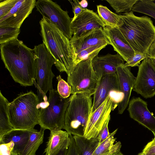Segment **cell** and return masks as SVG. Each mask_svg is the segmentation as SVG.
I'll return each mask as SVG.
<instances>
[{"instance_id": "14", "label": "cell", "mask_w": 155, "mask_h": 155, "mask_svg": "<svg viewBox=\"0 0 155 155\" xmlns=\"http://www.w3.org/2000/svg\"><path fill=\"white\" fill-rule=\"evenodd\" d=\"M120 87L117 73L103 76L99 80L94 94L90 115L102 103L110 94H119Z\"/></svg>"}, {"instance_id": "28", "label": "cell", "mask_w": 155, "mask_h": 155, "mask_svg": "<svg viewBox=\"0 0 155 155\" xmlns=\"http://www.w3.org/2000/svg\"><path fill=\"white\" fill-rule=\"evenodd\" d=\"M20 28L10 26H0V45L18 39Z\"/></svg>"}, {"instance_id": "12", "label": "cell", "mask_w": 155, "mask_h": 155, "mask_svg": "<svg viewBox=\"0 0 155 155\" xmlns=\"http://www.w3.org/2000/svg\"><path fill=\"white\" fill-rule=\"evenodd\" d=\"M105 27L103 21L96 12L87 8L84 9L71 22L72 36L71 39H77L93 29H103Z\"/></svg>"}, {"instance_id": "25", "label": "cell", "mask_w": 155, "mask_h": 155, "mask_svg": "<svg viewBox=\"0 0 155 155\" xmlns=\"http://www.w3.org/2000/svg\"><path fill=\"white\" fill-rule=\"evenodd\" d=\"M9 102L0 91V138L14 129L8 118Z\"/></svg>"}, {"instance_id": "20", "label": "cell", "mask_w": 155, "mask_h": 155, "mask_svg": "<svg viewBox=\"0 0 155 155\" xmlns=\"http://www.w3.org/2000/svg\"><path fill=\"white\" fill-rule=\"evenodd\" d=\"M46 146L44 152L45 155H55L69 144V134L62 130L50 131Z\"/></svg>"}, {"instance_id": "13", "label": "cell", "mask_w": 155, "mask_h": 155, "mask_svg": "<svg viewBox=\"0 0 155 155\" xmlns=\"http://www.w3.org/2000/svg\"><path fill=\"white\" fill-rule=\"evenodd\" d=\"M128 105L130 117L151 131L155 137V117L149 110L147 102L139 97H134Z\"/></svg>"}, {"instance_id": "18", "label": "cell", "mask_w": 155, "mask_h": 155, "mask_svg": "<svg viewBox=\"0 0 155 155\" xmlns=\"http://www.w3.org/2000/svg\"><path fill=\"white\" fill-rule=\"evenodd\" d=\"M70 41L75 57L77 54L84 49L100 44L109 45L102 28L93 29L78 38L71 39Z\"/></svg>"}, {"instance_id": "22", "label": "cell", "mask_w": 155, "mask_h": 155, "mask_svg": "<svg viewBox=\"0 0 155 155\" xmlns=\"http://www.w3.org/2000/svg\"><path fill=\"white\" fill-rule=\"evenodd\" d=\"M45 130L41 127L39 131L34 128L30 129L28 141L21 155H35L37 150L43 142Z\"/></svg>"}, {"instance_id": "6", "label": "cell", "mask_w": 155, "mask_h": 155, "mask_svg": "<svg viewBox=\"0 0 155 155\" xmlns=\"http://www.w3.org/2000/svg\"><path fill=\"white\" fill-rule=\"evenodd\" d=\"M70 100V97H62L56 90H50L48 99L45 97L38 105L41 127L50 131L63 129L65 114Z\"/></svg>"}, {"instance_id": "38", "label": "cell", "mask_w": 155, "mask_h": 155, "mask_svg": "<svg viewBox=\"0 0 155 155\" xmlns=\"http://www.w3.org/2000/svg\"><path fill=\"white\" fill-rule=\"evenodd\" d=\"M137 155H155V143L149 142L142 151Z\"/></svg>"}, {"instance_id": "26", "label": "cell", "mask_w": 155, "mask_h": 155, "mask_svg": "<svg viewBox=\"0 0 155 155\" xmlns=\"http://www.w3.org/2000/svg\"><path fill=\"white\" fill-rule=\"evenodd\" d=\"M108 45L106 44H100L84 49L75 55L74 65L81 61L89 59H93L98 54L100 51Z\"/></svg>"}, {"instance_id": "42", "label": "cell", "mask_w": 155, "mask_h": 155, "mask_svg": "<svg viewBox=\"0 0 155 155\" xmlns=\"http://www.w3.org/2000/svg\"><path fill=\"white\" fill-rule=\"evenodd\" d=\"M68 147L63 149L55 155H66Z\"/></svg>"}, {"instance_id": "21", "label": "cell", "mask_w": 155, "mask_h": 155, "mask_svg": "<svg viewBox=\"0 0 155 155\" xmlns=\"http://www.w3.org/2000/svg\"><path fill=\"white\" fill-rule=\"evenodd\" d=\"M30 130L14 129L0 138V144L12 142L14 147L12 152L21 155L28 141Z\"/></svg>"}, {"instance_id": "43", "label": "cell", "mask_w": 155, "mask_h": 155, "mask_svg": "<svg viewBox=\"0 0 155 155\" xmlns=\"http://www.w3.org/2000/svg\"><path fill=\"white\" fill-rule=\"evenodd\" d=\"M151 143H155V137L152 140L150 141Z\"/></svg>"}, {"instance_id": "24", "label": "cell", "mask_w": 155, "mask_h": 155, "mask_svg": "<svg viewBox=\"0 0 155 155\" xmlns=\"http://www.w3.org/2000/svg\"><path fill=\"white\" fill-rule=\"evenodd\" d=\"M97 6L98 14L105 26L118 27L122 25L123 22L120 15L112 12L106 6L101 5Z\"/></svg>"}, {"instance_id": "31", "label": "cell", "mask_w": 155, "mask_h": 155, "mask_svg": "<svg viewBox=\"0 0 155 155\" xmlns=\"http://www.w3.org/2000/svg\"><path fill=\"white\" fill-rule=\"evenodd\" d=\"M56 78L58 81L57 90L59 94L64 98H68L71 93V86L60 75L58 76Z\"/></svg>"}, {"instance_id": "5", "label": "cell", "mask_w": 155, "mask_h": 155, "mask_svg": "<svg viewBox=\"0 0 155 155\" xmlns=\"http://www.w3.org/2000/svg\"><path fill=\"white\" fill-rule=\"evenodd\" d=\"M66 109L63 129L70 134L84 136L92 106L91 96L75 94L70 97Z\"/></svg>"}, {"instance_id": "9", "label": "cell", "mask_w": 155, "mask_h": 155, "mask_svg": "<svg viewBox=\"0 0 155 155\" xmlns=\"http://www.w3.org/2000/svg\"><path fill=\"white\" fill-rule=\"evenodd\" d=\"M118 96L110 94L102 103L90 115L84 136L90 139L97 137L106 121L121 101Z\"/></svg>"}, {"instance_id": "46", "label": "cell", "mask_w": 155, "mask_h": 155, "mask_svg": "<svg viewBox=\"0 0 155 155\" xmlns=\"http://www.w3.org/2000/svg\"><path fill=\"white\" fill-rule=\"evenodd\" d=\"M11 155H18L12 152V154Z\"/></svg>"}, {"instance_id": "11", "label": "cell", "mask_w": 155, "mask_h": 155, "mask_svg": "<svg viewBox=\"0 0 155 155\" xmlns=\"http://www.w3.org/2000/svg\"><path fill=\"white\" fill-rule=\"evenodd\" d=\"M133 90L146 98L155 95V64L151 58L147 57L139 66Z\"/></svg>"}, {"instance_id": "41", "label": "cell", "mask_w": 155, "mask_h": 155, "mask_svg": "<svg viewBox=\"0 0 155 155\" xmlns=\"http://www.w3.org/2000/svg\"><path fill=\"white\" fill-rule=\"evenodd\" d=\"M79 3L83 9L86 8L88 5V2L86 0H83L79 2Z\"/></svg>"}, {"instance_id": "36", "label": "cell", "mask_w": 155, "mask_h": 155, "mask_svg": "<svg viewBox=\"0 0 155 155\" xmlns=\"http://www.w3.org/2000/svg\"><path fill=\"white\" fill-rule=\"evenodd\" d=\"M70 142L66 155H79L72 135L69 134Z\"/></svg>"}, {"instance_id": "37", "label": "cell", "mask_w": 155, "mask_h": 155, "mask_svg": "<svg viewBox=\"0 0 155 155\" xmlns=\"http://www.w3.org/2000/svg\"><path fill=\"white\" fill-rule=\"evenodd\" d=\"M69 1L72 6L73 12L74 14V17L72 18L71 21H72L82 12L84 9L79 4L78 0H74Z\"/></svg>"}, {"instance_id": "7", "label": "cell", "mask_w": 155, "mask_h": 155, "mask_svg": "<svg viewBox=\"0 0 155 155\" xmlns=\"http://www.w3.org/2000/svg\"><path fill=\"white\" fill-rule=\"evenodd\" d=\"M33 49L36 56L35 79L37 82L35 81L34 84L43 99L48 91L53 89L52 79L55 76L51 68L55 62L43 43L35 46Z\"/></svg>"}, {"instance_id": "2", "label": "cell", "mask_w": 155, "mask_h": 155, "mask_svg": "<svg viewBox=\"0 0 155 155\" xmlns=\"http://www.w3.org/2000/svg\"><path fill=\"white\" fill-rule=\"evenodd\" d=\"M43 43L53 57L60 72L68 75L75 67V54L70 40L49 19L43 17L39 21Z\"/></svg>"}, {"instance_id": "27", "label": "cell", "mask_w": 155, "mask_h": 155, "mask_svg": "<svg viewBox=\"0 0 155 155\" xmlns=\"http://www.w3.org/2000/svg\"><path fill=\"white\" fill-rule=\"evenodd\" d=\"M153 0H138L132 11L147 15L155 19V3Z\"/></svg>"}, {"instance_id": "44", "label": "cell", "mask_w": 155, "mask_h": 155, "mask_svg": "<svg viewBox=\"0 0 155 155\" xmlns=\"http://www.w3.org/2000/svg\"><path fill=\"white\" fill-rule=\"evenodd\" d=\"M117 155H124L120 152V151L118 153Z\"/></svg>"}, {"instance_id": "33", "label": "cell", "mask_w": 155, "mask_h": 155, "mask_svg": "<svg viewBox=\"0 0 155 155\" xmlns=\"http://www.w3.org/2000/svg\"><path fill=\"white\" fill-rule=\"evenodd\" d=\"M146 57V54L135 52L134 56L124 64V65L129 67H139L140 64V61Z\"/></svg>"}, {"instance_id": "10", "label": "cell", "mask_w": 155, "mask_h": 155, "mask_svg": "<svg viewBox=\"0 0 155 155\" xmlns=\"http://www.w3.org/2000/svg\"><path fill=\"white\" fill-rule=\"evenodd\" d=\"M35 7L43 17L49 19L69 40L71 38L72 18L67 11L63 10L56 2L50 0H38Z\"/></svg>"}, {"instance_id": "16", "label": "cell", "mask_w": 155, "mask_h": 155, "mask_svg": "<svg viewBox=\"0 0 155 155\" xmlns=\"http://www.w3.org/2000/svg\"><path fill=\"white\" fill-rule=\"evenodd\" d=\"M120 91L123 94L122 101L118 104V113L122 114L128 105L136 77L131 72L130 67L124 64L119 66L117 69Z\"/></svg>"}, {"instance_id": "35", "label": "cell", "mask_w": 155, "mask_h": 155, "mask_svg": "<svg viewBox=\"0 0 155 155\" xmlns=\"http://www.w3.org/2000/svg\"><path fill=\"white\" fill-rule=\"evenodd\" d=\"M14 147V143L12 142L0 144V155H11Z\"/></svg>"}, {"instance_id": "4", "label": "cell", "mask_w": 155, "mask_h": 155, "mask_svg": "<svg viewBox=\"0 0 155 155\" xmlns=\"http://www.w3.org/2000/svg\"><path fill=\"white\" fill-rule=\"evenodd\" d=\"M39 102L38 96L31 91L19 94L9 103L8 118L14 129L29 130L39 124Z\"/></svg>"}, {"instance_id": "3", "label": "cell", "mask_w": 155, "mask_h": 155, "mask_svg": "<svg viewBox=\"0 0 155 155\" xmlns=\"http://www.w3.org/2000/svg\"><path fill=\"white\" fill-rule=\"evenodd\" d=\"M123 24L118 28L135 52L146 54L155 40V26L147 16L138 17L132 11L120 15Z\"/></svg>"}, {"instance_id": "19", "label": "cell", "mask_w": 155, "mask_h": 155, "mask_svg": "<svg viewBox=\"0 0 155 155\" xmlns=\"http://www.w3.org/2000/svg\"><path fill=\"white\" fill-rule=\"evenodd\" d=\"M35 0H18L17 7L14 14L0 23V26H10L20 28L25 20L35 6Z\"/></svg>"}, {"instance_id": "17", "label": "cell", "mask_w": 155, "mask_h": 155, "mask_svg": "<svg viewBox=\"0 0 155 155\" xmlns=\"http://www.w3.org/2000/svg\"><path fill=\"white\" fill-rule=\"evenodd\" d=\"M123 64L124 60L118 53L97 55L92 60L93 69L99 80L103 75L116 73L117 67Z\"/></svg>"}, {"instance_id": "8", "label": "cell", "mask_w": 155, "mask_h": 155, "mask_svg": "<svg viewBox=\"0 0 155 155\" xmlns=\"http://www.w3.org/2000/svg\"><path fill=\"white\" fill-rule=\"evenodd\" d=\"M92 60L81 61L68 75L67 81L71 87V94H86L91 96L95 93L99 80L93 69Z\"/></svg>"}, {"instance_id": "34", "label": "cell", "mask_w": 155, "mask_h": 155, "mask_svg": "<svg viewBox=\"0 0 155 155\" xmlns=\"http://www.w3.org/2000/svg\"><path fill=\"white\" fill-rule=\"evenodd\" d=\"M110 118L109 116L104 124L97 137L99 144L107 139L110 136L108 128V124Z\"/></svg>"}, {"instance_id": "23", "label": "cell", "mask_w": 155, "mask_h": 155, "mask_svg": "<svg viewBox=\"0 0 155 155\" xmlns=\"http://www.w3.org/2000/svg\"><path fill=\"white\" fill-rule=\"evenodd\" d=\"M73 136L79 155H92L99 145L97 137L88 139L84 136Z\"/></svg>"}, {"instance_id": "30", "label": "cell", "mask_w": 155, "mask_h": 155, "mask_svg": "<svg viewBox=\"0 0 155 155\" xmlns=\"http://www.w3.org/2000/svg\"><path fill=\"white\" fill-rule=\"evenodd\" d=\"M117 130V129L110 133L109 136L98 145L92 155H107L114 146V143L116 139L114 136Z\"/></svg>"}, {"instance_id": "40", "label": "cell", "mask_w": 155, "mask_h": 155, "mask_svg": "<svg viewBox=\"0 0 155 155\" xmlns=\"http://www.w3.org/2000/svg\"><path fill=\"white\" fill-rule=\"evenodd\" d=\"M121 147V143L118 141L114 144L112 149L107 155H117L118 153L120 151Z\"/></svg>"}, {"instance_id": "15", "label": "cell", "mask_w": 155, "mask_h": 155, "mask_svg": "<svg viewBox=\"0 0 155 155\" xmlns=\"http://www.w3.org/2000/svg\"><path fill=\"white\" fill-rule=\"evenodd\" d=\"M104 33L107 38L109 45L119 54L124 61L127 62L135 55L134 50L124 37L118 27L105 26L103 28Z\"/></svg>"}, {"instance_id": "32", "label": "cell", "mask_w": 155, "mask_h": 155, "mask_svg": "<svg viewBox=\"0 0 155 155\" xmlns=\"http://www.w3.org/2000/svg\"><path fill=\"white\" fill-rule=\"evenodd\" d=\"M18 0H6L0 3V18L6 15L11 10Z\"/></svg>"}, {"instance_id": "29", "label": "cell", "mask_w": 155, "mask_h": 155, "mask_svg": "<svg viewBox=\"0 0 155 155\" xmlns=\"http://www.w3.org/2000/svg\"><path fill=\"white\" fill-rule=\"evenodd\" d=\"M138 0H106L117 13H127L132 11Z\"/></svg>"}, {"instance_id": "39", "label": "cell", "mask_w": 155, "mask_h": 155, "mask_svg": "<svg viewBox=\"0 0 155 155\" xmlns=\"http://www.w3.org/2000/svg\"><path fill=\"white\" fill-rule=\"evenodd\" d=\"M146 54L147 57L155 59V40L150 45Z\"/></svg>"}, {"instance_id": "1", "label": "cell", "mask_w": 155, "mask_h": 155, "mask_svg": "<svg viewBox=\"0 0 155 155\" xmlns=\"http://www.w3.org/2000/svg\"><path fill=\"white\" fill-rule=\"evenodd\" d=\"M1 55L14 80L25 87L35 81L36 55L33 50L18 39L0 45Z\"/></svg>"}, {"instance_id": "45", "label": "cell", "mask_w": 155, "mask_h": 155, "mask_svg": "<svg viewBox=\"0 0 155 155\" xmlns=\"http://www.w3.org/2000/svg\"><path fill=\"white\" fill-rule=\"evenodd\" d=\"M152 59L153 62L155 64V59Z\"/></svg>"}]
</instances>
